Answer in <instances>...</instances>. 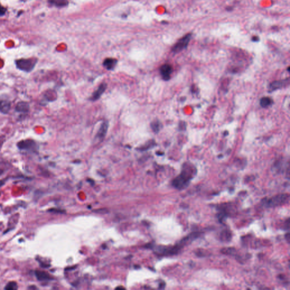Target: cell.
Masks as SVG:
<instances>
[{"label": "cell", "mask_w": 290, "mask_h": 290, "mask_svg": "<svg viewBox=\"0 0 290 290\" xmlns=\"http://www.w3.org/2000/svg\"><path fill=\"white\" fill-rule=\"evenodd\" d=\"M196 173L197 170L195 167L190 163H185L182 168L181 174L172 181V185L178 190L185 188Z\"/></svg>", "instance_id": "6da1fadb"}, {"label": "cell", "mask_w": 290, "mask_h": 290, "mask_svg": "<svg viewBox=\"0 0 290 290\" xmlns=\"http://www.w3.org/2000/svg\"><path fill=\"white\" fill-rule=\"evenodd\" d=\"M289 198L288 194H278L270 198H267V200L264 199L263 204L267 207H274L286 204L289 201Z\"/></svg>", "instance_id": "7a4b0ae2"}, {"label": "cell", "mask_w": 290, "mask_h": 290, "mask_svg": "<svg viewBox=\"0 0 290 290\" xmlns=\"http://www.w3.org/2000/svg\"><path fill=\"white\" fill-rule=\"evenodd\" d=\"M36 58H21L15 61L16 67L18 69L26 73H30L34 69L37 63Z\"/></svg>", "instance_id": "3957f363"}, {"label": "cell", "mask_w": 290, "mask_h": 290, "mask_svg": "<svg viewBox=\"0 0 290 290\" xmlns=\"http://www.w3.org/2000/svg\"><path fill=\"white\" fill-rule=\"evenodd\" d=\"M17 148L20 151L36 152L38 150V145L34 139H23L17 143Z\"/></svg>", "instance_id": "277c9868"}, {"label": "cell", "mask_w": 290, "mask_h": 290, "mask_svg": "<svg viewBox=\"0 0 290 290\" xmlns=\"http://www.w3.org/2000/svg\"><path fill=\"white\" fill-rule=\"evenodd\" d=\"M191 37V34H188L184 36L183 38H182V39H180L178 42L174 44V46H173L172 49V52L174 53H178L183 50L185 49L189 43Z\"/></svg>", "instance_id": "5b68a950"}, {"label": "cell", "mask_w": 290, "mask_h": 290, "mask_svg": "<svg viewBox=\"0 0 290 290\" xmlns=\"http://www.w3.org/2000/svg\"><path fill=\"white\" fill-rule=\"evenodd\" d=\"M12 108V101L5 95L0 97V113L7 115Z\"/></svg>", "instance_id": "8992f818"}, {"label": "cell", "mask_w": 290, "mask_h": 290, "mask_svg": "<svg viewBox=\"0 0 290 290\" xmlns=\"http://www.w3.org/2000/svg\"><path fill=\"white\" fill-rule=\"evenodd\" d=\"M160 73L163 80L168 81L170 79L171 75L172 73V67L168 64H164L160 68Z\"/></svg>", "instance_id": "52a82bcc"}, {"label": "cell", "mask_w": 290, "mask_h": 290, "mask_svg": "<svg viewBox=\"0 0 290 290\" xmlns=\"http://www.w3.org/2000/svg\"><path fill=\"white\" fill-rule=\"evenodd\" d=\"M106 89L107 84L105 83H101V85L98 86L97 89L93 93L92 96L90 97V100L93 101L98 100L102 95V94L105 93Z\"/></svg>", "instance_id": "ba28073f"}, {"label": "cell", "mask_w": 290, "mask_h": 290, "mask_svg": "<svg viewBox=\"0 0 290 290\" xmlns=\"http://www.w3.org/2000/svg\"><path fill=\"white\" fill-rule=\"evenodd\" d=\"M288 83H289L288 78L287 79H283V80H279V81H275L273 82L269 86V92H272L276 90L281 89Z\"/></svg>", "instance_id": "9c48e42d"}, {"label": "cell", "mask_w": 290, "mask_h": 290, "mask_svg": "<svg viewBox=\"0 0 290 290\" xmlns=\"http://www.w3.org/2000/svg\"><path fill=\"white\" fill-rule=\"evenodd\" d=\"M15 110L17 112L26 114L30 111V105L26 101H20L16 105Z\"/></svg>", "instance_id": "30bf717a"}, {"label": "cell", "mask_w": 290, "mask_h": 290, "mask_svg": "<svg viewBox=\"0 0 290 290\" xmlns=\"http://www.w3.org/2000/svg\"><path fill=\"white\" fill-rule=\"evenodd\" d=\"M117 63V60L115 58H107L105 59L103 65L106 69L112 70L115 68Z\"/></svg>", "instance_id": "8fae6325"}, {"label": "cell", "mask_w": 290, "mask_h": 290, "mask_svg": "<svg viewBox=\"0 0 290 290\" xmlns=\"http://www.w3.org/2000/svg\"><path fill=\"white\" fill-rule=\"evenodd\" d=\"M108 128V124L107 121H105L101 124L98 132L97 133V137L98 139H101L105 138V136L107 134Z\"/></svg>", "instance_id": "7c38bea8"}, {"label": "cell", "mask_w": 290, "mask_h": 290, "mask_svg": "<svg viewBox=\"0 0 290 290\" xmlns=\"http://www.w3.org/2000/svg\"><path fill=\"white\" fill-rule=\"evenodd\" d=\"M36 278L39 281H46L50 279V276L45 271L36 270L35 272Z\"/></svg>", "instance_id": "4fadbf2b"}, {"label": "cell", "mask_w": 290, "mask_h": 290, "mask_svg": "<svg viewBox=\"0 0 290 290\" xmlns=\"http://www.w3.org/2000/svg\"><path fill=\"white\" fill-rule=\"evenodd\" d=\"M48 2L58 8L65 7L68 5V0H48Z\"/></svg>", "instance_id": "5bb4252c"}, {"label": "cell", "mask_w": 290, "mask_h": 290, "mask_svg": "<svg viewBox=\"0 0 290 290\" xmlns=\"http://www.w3.org/2000/svg\"><path fill=\"white\" fill-rule=\"evenodd\" d=\"M272 99L269 97H263L260 100V105L262 108H267L272 104Z\"/></svg>", "instance_id": "9a60e30c"}, {"label": "cell", "mask_w": 290, "mask_h": 290, "mask_svg": "<svg viewBox=\"0 0 290 290\" xmlns=\"http://www.w3.org/2000/svg\"><path fill=\"white\" fill-rule=\"evenodd\" d=\"M150 126H151V129L152 130V131L155 132L156 133H157L160 130L161 124L158 120H155V121H154L151 123Z\"/></svg>", "instance_id": "2e32d148"}, {"label": "cell", "mask_w": 290, "mask_h": 290, "mask_svg": "<svg viewBox=\"0 0 290 290\" xmlns=\"http://www.w3.org/2000/svg\"><path fill=\"white\" fill-rule=\"evenodd\" d=\"M221 238L223 241H228L231 239V233L227 230L223 231L221 233Z\"/></svg>", "instance_id": "e0dca14e"}, {"label": "cell", "mask_w": 290, "mask_h": 290, "mask_svg": "<svg viewBox=\"0 0 290 290\" xmlns=\"http://www.w3.org/2000/svg\"><path fill=\"white\" fill-rule=\"evenodd\" d=\"M17 288H18L17 284L14 282H10L9 283L5 288V290H17Z\"/></svg>", "instance_id": "ac0fdd59"}, {"label": "cell", "mask_w": 290, "mask_h": 290, "mask_svg": "<svg viewBox=\"0 0 290 290\" xmlns=\"http://www.w3.org/2000/svg\"><path fill=\"white\" fill-rule=\"evenodd\" d=\"M154 143H155V142H152V141H151L150 142L146 143V145L142 146V147H141V149L142 150H146L149 149L150 147H151V145L154 144Z\"/></svg>", "instance_id": "d6986e66"}, {"label": "cell", "mask_w": 290, "mask_h": 290, "mask_svg": "<svg viewBox=\"0 0 290 290\" xmlns=\"http://www.w3.org/2000/svg\"><path fill=\"white\" fill-rule=\"evenodd\" d=\"M6 12V9L0 4V17L4 16Z\"/></svg>", "instance_id": "ffe728a7"}, {"label": "cell", "mask_w": 290, "mask_h": 290, "mask_svg": "<svg viewBox=\"0 0 290 290\" xmlns=\"http://www.w3.org/2000/svg\"><path fill=\"white\" fill-rule=\"evenodd\" d=\"M258 40H259L258 38H257V37H256V36H254V37H253V41H255H255H258Z\"/></svg>", "instance_id": "44dd1931"}]
</instances>
